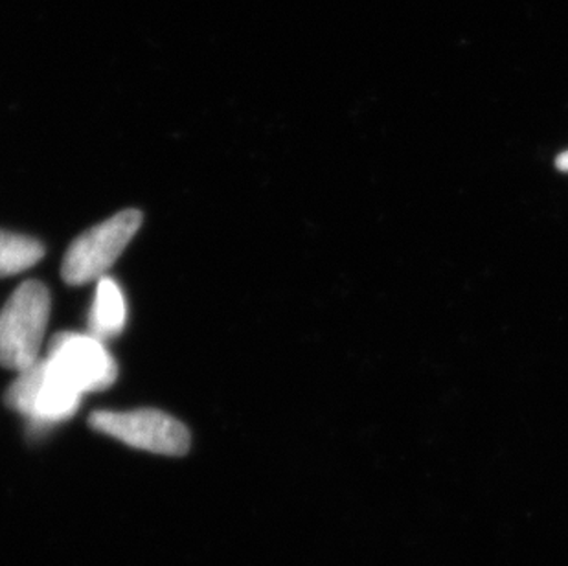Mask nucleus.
Here are the masks:
<instances>
[{
    "label": "nucleus",
    "mask_w": 568,
    "mask_h": 566,
    "mask_svg": "<svg viewBox=\"0 0 568 566\" xmlns=\"http://www.w3.org/2000/svg\"><path fill=\"white\" fill-rule=\"evenodd\" d=\"M50 319V293L41 282L22 283L0 310V366L22 372L41 358Z\"/></svg>",
    "instance_id": "1"
},
{
    "label": "nucleus",
    "mask_w": 568,
    "mask_h": 566,
    "mask_svg": "<svg viewBox=\"0 0 568 566\" xmlns=\"http://www.w3.org/2000/svg\"><path fill=\"white\" fill-rule=\"evenodd\" d=\"M81 394L67 385L44 357L17 372L6 392V405L24 417L33 433H43L74 416L81 405Z\"/></svg>",
    "instance_id": "2"
},
{
    "label": "nucleus",
    "mask_w": 568,
    "mask_h": 566,
    "mask_svg": "<svg viewBox=\"0 0 568 566\" xmlns=\"http://www.w3.org/2000/svg\"><path fill=\"white\" fill-rule=\"evenodd\" d=\"M142 225L139 210H124L87 230L69 246L61 276L70 285H85L103 279Z\"/></svg>",
    "instance_id": "3"
},
{
    "label": "nucleus",
    "mask_w": 568,
    "mask_h": 566,
    "mask_svg": "<svg viewBox=\"0 0 568 566\" xmlns=\"http://www.w3.org/2000/svg\"><path fill=\"white\" fill-rule=\"evenodd\" d=\"M89 423L98 433L108 434L133 449L166 456H183L190 449L189 428L166 412L155 408L98 411Z\"/></svg>",
    "instance_id": "4"
},
{
    "label": "nucleus",
    "mask_w": 568,
    "mask_h": 566,
    "mask_svg": "<svg viewBox=\"0 0 568 566\" xmlns=\"http://www.w3.org/2000/svg\"><path fill=\"white\" fill-rule=\"evenodd\" d=\"M44 361L81 396L108 391L119 377V366L105 342L91 333H58L50 341Z\"/></svg>",
    "instance_id": "5"
},
{
    "label": "nucleus",
    "mask_w": 568,
    "mask_h": 566,
    "mask_svg": "<svg viewBox=\"0 0 568 566\" xmlns=\"http://www.w3.org/2000/svg\"><path fill=\"white\" fill-rule=\"evenodd\" d=\"M128 322V305L119 282L109 276L98 280L91 315H89V333L102 342L113 341L124 332Z\"/></svg>",
    "instance_id": "6"
},
{
    "label": "nucleus",
    "mask_w": 568,
    "mask_h": 566,
    "mask_svg": "<svg viewBox=\"0 0 568 566\" xmlns=\"http://www.w3.org/2000/svg\"><path fill=\"white\" fill-rule=\"evenodd\" d=\"M44 257V246L33 237L0 230V279L24 273Z\"/></svg>",
    "instance_id": "7"
},
{
    "label": "nucleus",
    "mask_w": 568,
    "mask_h": 566,
    "mask_svg": "<svg viewBox=\"0 0 568 566\" xmlns=\"http://www.w3.org/2000/svg\"><path fill=\"white\" fill-rule=\"evenodd\" d=\"M559 170L568 171V151H565L564 155L558 159Z\"/></svg>",
    "instance_id": "8"
}]
</instances>
